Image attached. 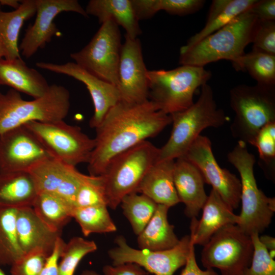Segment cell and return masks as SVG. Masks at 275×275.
<instances>
[{
	"instance_id": "7bdbcfd3",
	"label": "cell",
	"mask_w": 275,
	"mask_h": 275,
	"mask_svg": "<svg viewBox=\"0 0 275 275\" xmlns=\"http://www.w3.org/2000/svg\"><path fill=\"white\" fill-rule=\"evenodd\" d=\"M103 275H147V271L134 263L118 265H106L102 269Z\"/></svg>"
},
{
	"instance_id": "30bf717a",
	"label": "cell",
	"mask_w": 275,
	"mask_h": 275,
	"mask_svg": "<svg viewBox=\"0 0 275 275\" xmlns=\"http://www.w3.org/2000/svg\"><path fill=\"white\" fill-rule=\"evenodd\" d=\"M25 125L42 142L51 155L69 165L88 163L95 147L94 139L64 120L29 122Z\"/></svg>"
},
{
	"instance_id": "ab89813d",
	"label": "cell",
	"mask_w": 275,
	"mask_h": 275,
	"mask_svg": "<svg viewBox=\"0 0 275 275\" xmlns=\"http://www.w3.org/2000/svg\"><path fill=\"white\" fill-rule=\"evenodd\" d=\"M205 3L203 0H159V10L171 15L183 16L200 10Z\"/></svg>"
},
{
	"instance_id": "f907efd6",
	"label": "cell",
	"mask_w": 275,
	"mask_h": 275,
	"mask_svg": "<svg viewBox=\"0 0 275 275\" xmlns=\"http://www.w3.org/2000/svg\"><path fill=\"white\" fill-rule=\"evenodd\" d=\"M0 275H6L1 268H0Z\"/></svg>"
},
{
	"instance_id": "74e56055",
	"label": "cell",
	"mask_w": 275,
	"mask_h": 275,
	"mask_svg": "<svg viewBox=\"0 0 275 275\" xmlns=\"http://www.w3.org/2000/svg\"><path fill=\"white\" fill-rule=\"evenodd\" d=\"M252 43V49L275 55V21L258 19Z\"/></svg>"
},
{
	"instance_id": "2e32d148",
	"label": "cell",
	"mask_w": 275,
	"mask_h": 275,
	"mask_svg": "<svg viewBox=\"0 0 275 275\" xmlns=\"http://www.w3.org/2000/svg\"><path fill=\"white\" fill-rule=\"evenodd\" d=\"M36 12L34 23L28 26L19 45L28 59L43 48L58 32L54 19L63 12H73L88 17L85 9L77 0H35Z\"/></svg>"
},
{
	"instance_id": "8fae6325",
	"label": "cell",
	"mask_w": 275,
	"mask_h": 275,
	"mask_svg": "<svg viewBox=\"0 0 275 275\" xmlns=\"http://www.w3.org/2000/svg\"><path fill=\"white\" fill-rule=\"evenodd\" d=\"M122 45L119 26L107 20L89 43L70 57L88 72L117 87Z\"/></svg>"
},
{
	"instance_id": "b9f144b4",
	"label": "cell",
	"mask_w": 275,
	"mask_h": 275,
	"mask_svg": "<svg viewBox=\"0 0 275 275\" xmlns=\"http://www.w3.org/2000/svg\"><path fill=\"white\" fill-rule=\"evenodd\" d=\"M258 20L275 21V1L257 0L249 9Z\"/></svg>"
},
{
	"instance_id": "277c9868",
	"label": "cell",
	"mask_w": 275,
	"mask_h": 275,
	"mask_svg": "<svg viewBox=\"0 0 275 275\" xmlns=\"http://www.w3.org/2000/svg\"><path fill=\"white\" fill-rule=\"evenodd\" d=\"M70 93L65 87L50 85L42 96L32 100L22 98L10 89L0 92V134L32 121L52 122L64 120L70 109Z\"/></svg>"
},
{
	"instance_id": "484cf974",
	"label": "cell",
	"mask_w": 275,
	"mask_h": 275,
	"mask_svg": "<svg viewBox=\"0 0 275 275\" xmlns=\"http://www.w3.org/2000/svg\"><path fill=\"white\" fill-rule=\"evenodd\" d=\"M170 208L158 204L153 215L143 231L138 235L140 249L162 251L172 249L180 241L174 232V227L168 219Z\"/></svg>"
},
{
	"instance_id": "d6a6232c",
	"label": "cell",
	"mask_w": 275,
	"mask_h": 275,
	"mask_svg": "<svg viewBox=\"0 0 275 275\" xmlns=\"http://www.w3.org/2000/svg\"><path fill=\"white\" fill-rule=\"evenodd\" d=\"M120 205L124 216L130 224L133 233L137 236L151 219L158 206L146 195L136 192L125 196Z\"/></svg>"
},
{
	"instance_id": "4dcf8cb0",
	"label": "cell",
	"mask_w": 275,
	"mask_h": 275,
	"mask_svg": "<svg viewBox=\"0 0 275 275\" xmlns=\"http://www.w3.org/2000/svg\"><path fill=\"white\" fill-rule=\"evenodd\" d=\"M17 208L0 207V265L12 266L24 255L17 238Z\"/></svg>"
},
{
	"instance_id": "52a82bcc",
	"label": "cell",
	"mask_w": 275,
	"mask_h": 275,
	"mask_svg": "<svg viewBox=\"0 0 275 275\" xmlns=\"http://www.w3.org/2000/svg\"><path fill=\"white\" fill-rule=\"evenodd\" d=\"M230 100L235 113L232 135L252 145L260 129L275 122V86L239 85L230 90Z\"/></svg>"
},
{
	"instance_id": "3957f363",
	"label": "cell",
	"mask_w": 275,
	"mask_h": 275,
	"mask_svg": "<svg viewBox=\"0 0 275 275\" xmlns=\"http://www.w3.org/2000/svg\"><path fill=\"white\" fill-rule=\"evenodd\" d=\"M201 88L196 102L186 109L170 115L172 130L167 142L159 148L157 161L182 157L202 130L219 127L227 122L225 112L216 104L211 87L207 83Z\"/></svg>"
},
{
	"instance_id": "1f68e13d",
	"label": "cell",
	"mask_w": 275,
	"mask_h": 275,
	"mask_svg": "<svg viewBox=\"0 0 275 275\" xmlns=\"http://www.w3.org/2000/svg\"><path fill=\"white\" fill-rule=\"evenodd\" d=\"M72 218L78 223L85 236L93 233H112L117 230L105 205L74 208Z\"/></svg>"
},
{
	"instance_id": "d6986e66",
	"label": "cell",
	"mask_w": 275,
	"mask_h": 275,
	"mask_svg": "<svg viewBox=\"0 0 275 275\" xmlns=\"http://www.w3.org/2000/svg\"><path fill=\"white\" fill-rule=\"evenodd\" d=\"M16 226L18 242L24 254L39 252L49 256L61 237V232L47 226L32 206L17 208Z\"/></svg>"
},
{
	"instance_id": "6da1fadb",
	"label": "cell",
	"mask_w": 275,
	"mask_h": 275,
	"mask_svg": "<svg viewBox=\"0 0 275 275\" xmlns=\"http://www.w3.org/2000/svg\"><path fill=\"white\" fill-rule=\"evenodd\" d=\"M171 123V115L150 100L136 104L120 101L95 128V147L87 163L89 175H102L113 158L157 135Z\"/></svg>"
},
{
	"instance_id": "ffe728a7",
	"label": "cell",
	"mask_w": 275,
	"mask_h": 275,
	"mask_svg": "<svg viewBox=\"0 0 275 275\" xmlns=\"http://www.w3.org/2000/svg\"><path fill=\"white\" fill-rule=\"evenodd\" d=\"M173 178L180 202L185 206V215L190 218L197 217L208 198L200 172L191 162L179 157L174 162Z\"/></svg>"
},
{
	"instance_id": "e0dca14e",
	"label": "cell",
	"mask_w": 275,
	"mask_h": 275,
	"mask_svg": "<svg viewBox=\"0 0 275 275\" xmlns=\"http://www.w3.org/2000/svg\"><path fill=\"white\" fill-rule=\"evenodd\" d=\"M36 65L42 69L71 76L86 85L94 107V114L89 122L91 128H96L110 109L121 100L116 86L92 75L74 62L58 64L39 62Z\"/></svg>"
},
{
	"instance_id": "9c48e42d",
	"label": "cell",
	"mask_w": 275,
	"mask_h": 275,
	"mask_svg": "<svg viewBox=\"0 0 275 275\" xmlns=\"http://www.w3.org/2000/svg\"><path fill=\"white\" fill-rule=\"evenodd\" d=\"M203 246V266L206 268H217L222 275L240 274L251 264L254 253L251 236L236 224L222 227Z\"/></svg>"
},
{
	"instance_id": "83f0119b",
	"label": "cell",
	"mask_w": 275,
	"mask_h": 275,
	"mask_svg": "<svg viewBox=\"0 0 275 275\" xmlns=\"http://www.w3.org/2000/svg\"><path fill=\"white\" fill-rule=\"evenodd\" d=\"M257 0H213L204 27L191 37L186 45H191L224 27L249 10Z\"/></svg>"
},
{
	"instance_id": "5b68a950",
	"label": "cell",
	"mask_w": 275,
	"mask_h": 275,
	"mask_svg": "<svg viewBox=\"0 0 275 275\" xmlns=\"http://www.w3.org/2000/svg\"><path fill=\"white\" fill-rule=\"evenodd\" d=\"M227 158L240 176L241 210L237 225L250 236L259 234L271 222L275 211L274 198L267 197L258 187L254 173L255 157L249 152L245 143L238 141Z\"/></svg>"
},
{
	"instance_id": "ee69618b",
	"label": "cell",
	"mask_w": 275,
	"mask_h": 275,
	"mask_svg": "<svg viewBox=\"0 0 275 275\" xmlns=\"http://www.w3.org/2000/svg\"><path fill=\"white\" fill-rule=\"evenodd\" d=\"M65 241L60 237L58 239L52 253L47 257L40 275H59L58 263Z\"/></svg>"
},
{
	"instance_id": "7402d4cb",
	"label": "cell",
	"mask_w": 275,
	"mask_h": 275,
	"mask_svg": "<svg viewBox=\"0 0 275 275\" xmlns=\"http://www.w3.org/2000/svg\"><path fill=\"white\" fill-rule=\"evenodd\" d=\"M0 85L9 86L34 98L44 95L50 85L36 69L27 66L21 58H0Z\"/></svg>"
},
{
	"instance_id": "4316f807",
	"label": "cell",
	"mask_w": 275,
	"mask_h": 275,
	"mask_svg": "<svg viewBox=\"0 0 275 275\" xmlns=\"http://www.w3.org/2000/svg\"><path fill=\"white\" fill-rule=\"evenodd\" d=\"M37 194L28 172L0 173V207L32 206Z\"/></svg>"
},
{
	"instance_id": "e575fe53",
	"label": "cell",
	"mask_w": 275,
	"mask_h": 275,
	"mask_svg": "<svg viewBox=\"0 0 275 275\" xmlns=\"http://www.w3.org/2000/svg\"><path fill=\"white\" fill-rule=\"evenodd\" d=\"M99 205H107L103 177L85 175L76 194L74 207Z\"/></svg>"
},
{
	"instance_id": "681fc988",
	"label": "cell",
	"mask_w": 275,
	"mask_h": 275,
	"mask_svg": "<svg viewBox=\"0 0 275 275\" xmlns=\"http://www.w3.org/2000/svg\"><path fill=\"white\" fill-rule=\"evenodd\" d=\"M267 251L269 257L271 259H274L275 257V250H271Z\"/></svg>"
},
{
	"instance_id": "8992f818",
	"label": "cell",
	"mask_w": 275,
	"mask_h": 275,
	"mask_svg": "<svg viewBox=\"0 0 275 275\" xmlns=\"http://www.w3.org/2000/svg\"><path fill=\"white\" fill-rule=\"evenodd\" d=\"M211 76L204 67L191 65L169 70H148L149 100L167 114L182 111L194 103L195 92Z\"/></svg>"
},
{
	"instance_id": "c3c4849f",
	"label": "cell",
	"mask_w": 275,
	"mask_h": 275,
	"mask_svg": "<svg viewBox=\"0 0 275 275\" xmlns=\"http://www.w3.org/2000/svg\"><path fill=\"white\" fill-rule=\"evenodd\" d=\"M79 275H100L93 270L86 269L81 272Z\"/></svg>"
},
{
	"instance_id": "cb8c5ba5",
	"label": "cell",
	"mask_w": 275,
	"mask_h": 275,
	"mask_svg": "<svg viewBox=\"0 0 275 275\" xmlns=\"http://www.w3.org/2000/svg\"><path fill=\"white\" fill-rule=\"evenodd\" d=\"M36 12L35 0L21 1L20 6L13 11H0V58H21L18 44L19 33L24 22Z\"/></svg>"
},
{
	"instance_id": "ac0fdd59",
	"label": "cell",
	"mask_w": 275,
	"mask_h": 275,
	"mask_svg": "<svg viewBox=\"0 0 275 275\" xmlns=\"http://www.w3.org/2000/svg\"><path fill=\"white\" fill-rule=\"evenodd\" d=\"M28 172L33 179L38 193L56 194L74 206L76 194L85 176L76 167L50 157L36 164Z\"/></svg>"
},
{
	"instance_id": "836d02e7",
	"label": "cell",
	"mask_w": 275,
	"mask_h": 275,
	"mask_svg": "<svg viewBox=\"0 0 275 275\" xmlns=\"http://www.w3.org/2000/svg\"><path fill=\"white\" fill-rule=\"evenodd\" d=\"M97 250L96 243L75 236L65 243L58 263L59 275H74L79 262L88 254Z\"/></svg>"
},
{
	"instance_id": "7c38bea8",
	"label": "cell",
	"mask_w": 275,
	"mask_h": 275,
	"mask_svg": "<svg viewBox=\"0 0 275 275\" xmlns=\"http://www.w3.org/2000/svg\"><path fill=\"white\" fill-rule=\"evenodd\" d=\"M115 242L116 246L107 252L113 265L134 263L154 275H173L185 265L194 245L189 235L180 239L174 248L162 251L133 248L122 235L117 236Z\"/></svg>"
},
{
	"instance_id": "603a6c76",
	"label": "cell",
	"mask_w": 275,
	"mask_h": 275,
	"mask_svg": "<svg viewBox=\"0 0 275 275\" xmlns=\"http://www.w3.org/2000/svg\"><path fill=\"white\" fill-rule=\"evenodd\" d=\"M174 162L175 160L157 161L145 175L136 193L169 208L180 203L174 182Z\"/></svg>"
},
{
	"instance_id": "816d5d0a",
	"label": "cell",
	"mask_w": 275,
	"mask_h": 275,
	"mask_svg": "<svg viewBox=\"0 0 275 275\" xmlns=\"http://www.w3.org/2000/svg\"><path fill=\"white\" fill-rule=\"evenodd\" d=\"M1 7H2V6H1V4H0V11L1 10Z\"/></svg>"
},
{
	"instance_id": "4fadbf2b",
	"label": "cell",
	"mask_w": 275,
	"mask_h": 275,
	"mask_svg": "<svg viewBox=\"0 0 275 275\" xmlns=\"http://www.w3.org/2000/svg\"><path fill=\"white\" fill-rule=\"evenodd\" d=\"M181 157L198 168L205 183L211 185L233 210L238 207L240 202V180L235 175L218 165L208 137L200 135Z\"/></svg>"
},
{
	"instance_id": "8d00e7d4",
	"label": "cell",
	"mask_w": 275,
	"mask_h": 275,
	"mask_svg": "<svg viewBox=\"0 0 275 275\" xmlns=\"http://www.w3.org/2000/svg\"><path fill=\"white\" fill-rule=\"evenodd\" d=\"M259 152V158L269 168V173L274 172L275 122L267 124L256 135L252 144Z\"/></svg>"
},
{
	"instance_id": "d590c367",
	"label": "cell",
	"mask_w": 275,
	"mask_h": 275,
	"mask_svg": "<svg viewBox=\"0 0 275 275\" xmlns=\"http://www.w3.org/2000/svg\"><path fill=\"white\" fill-rule=\"evenodd\" d=\"M259 235L257 233L251 235L254 245L252 261L250 266L239 275H275V261L260 242Z\"/></svg>"
},
{
	"instance_id": "7dc6e473",
	"label": "cell",
	"mask_w": 275,
	"mask_h": 275,
	"mask_svg": "<svg viewBox=\"0 0 275 275\" xmlns=\"http://www.w3.org/2000/svg\"><path fill=\"white\" fill-rule=\"evenodd\" d=\"M21 1L18 0H0V4L2 6H7L17 9L20 5Z\"/></svg>"
},
{
	"instance_id": "60d3db41",
	"label": "cell",
	"mask_w": 275,
	"mask_h": 275,
	"mask_svg": "<svg viewBox=\"0 0 275 275\" xmlns=\"http://www.w3.org/2000/svg\"><path fill=\"white\" fill-rule=\"evenodd\" d=\"M131 2L139 21L149 19L160 11L159 0H131Z\"/></svg>"
},
{
	"instance_id": "f546056e",
	"label": "cell",
	"mask_w": 275,
	"mask_h": 275,
	"mask_svg": "<svg viewBox=\"0 0 275 275\" xmlns=\"http://www.w3.org/2000/svg\"><path fill=\"white\" fill-rule=\"evenodd\" d=\"M231 63L236 70L247 72L257 84L275 86V55L252 49Z\"/></svg>"
},
{
	"instance_id": "d4e9b609",
	"label": "cell",
	"mask_w": 275,
	"mask_h": 275,
	"mask_svg": "<svg viewBox=\"0 0 275 275\" xmlns=\"http://www.w3.org/2000/svg\"><path fill=\"white\" fill-rule=\"evenodd\" d=\"M85 11L88 15L96 17L101 24L112 20L122 26L131 38H137L142 34L131 0H91Z\"/></svg>"
},
{
	"instance_id": "f1b7e54d",
	"label": "cell",
	"mask_w": 275,
	"mask_h": 275,
	"mask_svg": "<svg viewBox=\"0 0 275 275\" xmlns=\"http://www.w3.org/2000/svg\"><path fill=\"white\" fill-rule=\"evenodd\" d=\"M32 207L42 221L60 232L72 218L74 209L73 204L65 198L48 192L38 193Z\"/></svg>"
},
{
	"instance_id": "ba28073f",
	"label": "cell",
	"mask_w": 275,
	"mask_h": 275,
	"mask_svg": "<svg viewBox=\"0 0 275 275\" xmlns=\"http://www.w3.org/2000/svg\"><path fill=\"white\" fill-rule=\"evenodd\" d=\"M159 148L145 141L113 158L103 177L107 205L115 209L126 195L136 192L143 178L157 161Z\"/></svg>"
},
{
	"instance_id": "9a60e30c",
	"label": "cell",
	"mask_w": 275,
	"mask_h": 275,
	"mask_svg": "<svg viewBox=\"0 0 275 275\" xmlns=\"http://www.w3.org/2000/svg\"><path fill=\"white\" fill-rule=\"evenodd\" d=\"M147 72L140 40L125 34L118 71L117 88L120 101L136 104L149 100Z\"/></svg>"
},
{
	"instance_id": "7a4b0ae2",
	"label": "cell",
	"mask_w": 275,
	"mask_h": 275,
	"mask_svg": "<svg viewBox=\"0 0 275 275\" xmlns=\"http://www.w3.org/2000/svg\"><path fill=\"white\" fill-rule=\"evenodd\" d=\"M258 18L249 10L228 24L191 45L180 49L181 65L203 67L222 60L235 61L252 43Z\"/></svg>"
},
{
	"instance_id": "f35d334b",
	"label": "cell",
	"mask_w": 275,
	"mask_h": 275,
	"mask_svg": "<svg viewBox=\"0 0 275 275\" xmlns=\"http://www.w3.org/2000/svg\"><path fill=\"white\" fill-rule=\"evenodd\" d=\"M48 257L39 252L25 254L11 266V275H40Z\"/></svg>"
},
{
	"instance_id": "44dd1931",
	"label": "cell",
	"mask_w": 275,
	"mask_h": 275,
	"mask_svg": "<svg viewBox=\"0 0 275 275\" xmlns=\"http://www.w3.org/2000/svg\"><path fill=\"white\" fill-rule=\"evenodd\" d=\"M200 221L191 218L190 238L193 244L205 245L212 236L228 224H237L239 216L212 188L203 208Z\"/></svg>"
},
{
	"instance_id": "5bb4252c",
	"label": "cell",
	"mask_w": 275,
	"mask_h": 275,
	"mask_svg": "<svg viewBox=\"0 0 275 275\" xmlns=\"http://www.w3.org/2000/svg\"><path fill=\"white\" fill-rule=\"evenodd\" d=\"M53 157L39 139L25 125L0 134V173L29 172Z\"/></svg>"
},
{
	"instance_id": "f6af8a7d",
	"label": "cell",
	"mask_w": 275,
	"mask_h": 275,
	"mask_svg": "<svg viewBox=\"0 0 275 275\" xmlns=\"http://www.w3.org/2000/svg\"><path fill=\"white\" fill-rule=\"evenodd\" d=\"M194 245H192L184 268L180 275H218L212 268L202 270L199 267L195 256Z\"/></svg>"
},
{
	"instance_id": "bcb514c9",
	"label": "cell",
	"mask_w": 275,
	"mask_h": 275,
	"mask_svg": "<svg viewBox=\"0 0 275 275\" xmlns=\"http://www.w3.org/2000/svg\"><path fill=\"white\" fill-rule=\"evenodd\" d=\"M259 239L267 251L275 250V239L274 237L267 235H259Z\"/></svg>"
}]
</instances>
